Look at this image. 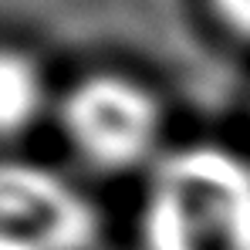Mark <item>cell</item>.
Masks as SVG:
<instances>
[{"instance_id": "cell-1", "label": "cell", "mask_w": 250, "mask_h": 250, "mask_svg": "<svg viewBox=\"0 0 250 250\" xmlns=\"http://www.w3.org/2000/svg\"><path fill=\"white\" fill-rule=\"evenodd\" d=\"M142 250H250V159L186 146L156 163L139 213Z\"/></svg>"}, {"instance_id": "cell-2", "label": "cell", "mask_w": 250, "mask_h": 250, "mask_svg": "<svg viewBox=\"0 0 250 250\" xmlns=\"http://www.w3.org/2000/svg\"><path fill=\"white\" fill-rule=\"evenodd\" d=\"M61 132L88 166L125 172L159 152L163 112L146 84L105 71L61 98Z\"/></svg>"}, {"instance_id": "cell-3", "label": "cell", "mask_w": 250, "mask_h": 250, "mask_svg": "<svg viewBox=\"0 0 250 250\" xmlns=\"http://www.w3.org/2000/svg\"><path fill=\"white\" fill-rule=\"evenodd\" d=\"M98 213L61 172L0 159V250H91Z\"/></svg>"}, {"instance_id": "cell-4", "label": "cell", "mask_w": 250, "mask_h": 250, "mask_svg": "<svg viewBox=\"0 0 250 250\" xmlns=\"http://www.w3.org/2000/svg\"><path fill=\"white\" fill-rule=\"evenodd\" d=\"M47 98L51 91L41 64L17 47H0V139L31 132L47 108Z\"/></svg>"}, {"instance_id": "cell-5", "label": "cell", "mask_w": 250, "mask_h": 250, "mask_svg": "<svg viewBox=\"0 0 250 250\" xmlns=\"http://www.w3.org/2000/svg\"><path fill=\"white\" fill-rule=\"evenodd\" d=\"M216 21L240 41H250V0H209Z\"/></svg>"}]
</instances>
